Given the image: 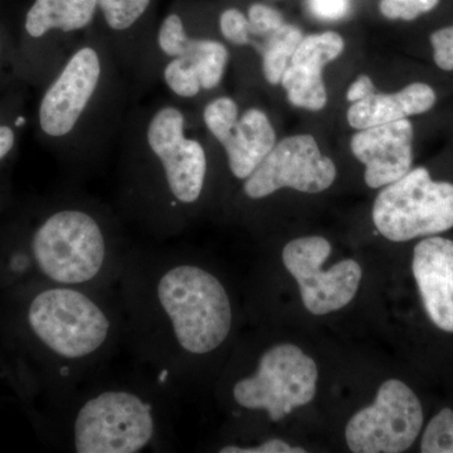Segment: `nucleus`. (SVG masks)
<instances>
[{"mask_svg": "<svg viewBox=\"0 0 453 453\" xmlns=\"http://www.w3.org/2000/svg\"><path fill=\"white\" fill-rule=\"evenodd\" d=\"M118 286L125 333L166 383L187 360L211 356L231 335L234 308L226 286L172 250L131 247Z\"/></svg>", "mask_w": 453, "mask_h": 453, "instance_id": "f257e3e1", "label": "nucleus"}, {"mask_svg": "<svg viewBox=\"0 0 453 453\" xmlns=\"http://www.w3.org/2000/svg\"><path fill=\"white\" fill-rule=\"evenodd\" d=\"M121 219L165 240L202 202L210 177L207 144L195 112L164 94L134 104L118 142Z\"/></svg>", "mask_w": 453, "mask_h": 453, "instance_id": "f03ea898", "label": "nucleus"}, {"mask_svg": "<svg viewBox=\"0 0 453 453\" xmlns=\"http://www.w3.org/2000/svg\"><path fill=\"white\" fill-rule=\"evenodd\" d=\"M38 89L35 127L42 144L77 177L100 168L118 148L134 104L129 80L96 26Z\"/></svg>", "mask_w": 453, "mask_h": 453, "instance_id": "7ed1b4c3", "label": "nucleus"}, {"mask_svg": "<svg viewBox=\"0 0 453 453\" xmlns=\"http://www.w3.org/2000/svg\"><path fill=\"white\" fill-rule=\"evenodd\" d=\"M121 220L120 214L82 193L57 196L32 232L35 267L50 285L115 288L131 249Z\"/></svg>", "mask_w": 453, "mask_h": 453, "instance_id": "20e7f679", "label": "nucleus"}, {"mask_svg": "<svg viewBox=\"0 0 453 453\" xmlns=\"http://www.w3.org/2000/svg\"><path fill=\"white\" fill-rule=\"evenodd\" d=\"M27 323L67 381L68 395L127 334L120 296L113 288L50 285L29 303Z\"/></svg>", "mask_w": 453, "mask_h": 453, "instance_id": "39448f33", "label": "nucleus"}, {"mask_svg": "<svg viewBox=\"0 0 453 453\" xmlns=\"http://www.w3.org/2000/svg\"><path fill=\"white\" fill-rule=\"evenodd\" d=\"M164 413L148 389L98 387L67 401V446L77 453H139L160 445Z\"/></svg>", "mask_w": 453, "mask_h": 453, "instance_id": "423d86ee", "label": "nucleus"}, {"mask_svg": "<svg viewBox=\"0 0 453 453\" xmlns=\"http://www.w3.org/2000/svg\"><path fill=\"white\" fill-rule=\"evenodd\" d=\"M231 50L223 38L196 28L193 0H173L160 14L154 40L157 86L179 103L192 105L225 80Z\"/></svg>", "mask_w": 453, "mask_h": 453, "instance_id": "0eeeda50", "label": "nucleus"}, {"mask_svg": "<svg viewBox=\"0 0 453 453\" xmlns=\"http://www.w3.org/2000/svg\"><path fill=\"white\" fill-rule=\"evenodd\" d=\"M98 0H29L11 27L19 79L41 88L96 25Z\"/></svg>", "mask_w": 453, "mask_h": 453, "instance_id": "6e6552de", "label": "nucleus"}, {"mask_svg": "<svg viewBox=\"0 0 453 453\" xmlns=\"http://www.w3.org/2000/svg\"><path fill=\"white\" fill-rule=\"evenodd\" d=\"M372 220L378 232L393 242L449 231L453 228V184L432 180L422 166L411 169L381 190Z\"/></svg>", "mask_w": 453, "mask_h": 453, "instance_id": "1a4fd4ad", "label": "nucleus"}, {"mask_svg": "<svg viewBox=\"0 0 453 453\" xmlns=\"http://www.w3.org/2000/svg\"><path fill=\"white\" fill-rule=\"evenodd\" d=\"M318 366L296 345L280 344L259 357L256 371L232 387V399L247 411H265L271 421L285 418L316 395Z\"/></svg>", "mask_w": 453, "mask_h": 453, "instance_id": "9d476101", "label": "nucleus"}, {"mask_svg": "<svg viewBox=\"0 0 453 453\" xmlns=\"http://www.w3.org/2000/svg\"><path fill=\"white\" fill-rule=\"evenodd\" d=\"M160 0H98L96 26L127 74L133 104L157 88L154 40Z\"/></svg>", "mask_w": 453, "mask_h": 453, "instance_id": "9b49d317", "label": "nucleus"}, {"mask_svg": "<svg viewBox=\"0 0 453 453\" xmlns=\"http://www.w3.org/2000/svg\"><path fill=\"white\" fill-rule=\"evenodd\" d=\"M423 426L418 396L399 380L384 381L374 403L354 414L345 429L351 452L399 453L407 451Z\"/></svg>", "mask_w": 453, "mask_h": 453, "instance_id": "f8f14e48", "label": "nucleus"}, {"mask_svg": "<svg viewBox=\"0 0 453 453\" xmlns=\"http://www.w3.org/2000/svg\"><path fill=\"white\" fill-rule=\"evenodd\" d=\"M330 252L332 244L320 235L296 238L283 249V265L299 283L303 305L314 315L345 308L362 281V267L354 259H344L324 270Z\"/></svg>", "mask_w": 453, "mask_h": 453, "instance_id": "ddd939ff", "label": "nucleus"}, {"mask_svg": "<svg viewBox=\"0 0 453 453\" xmlns=\"http://www.w3.org/2000/svg\"><path fill=\"white\" fill-rule=\"evenodd\" d=\"M201 120L208 135L222 149L232 177L240 181L255 172L277 142L275 129L264 110L242 109L226 95L205 103Z\"/></svg>", "mask_w": 453, "mask_h": 453, "instance_id": "4468645a", "label": "nucleus"}, {"mask_svg": "<svg viewBox=\"0 0 453 453\" xmlns=\"http://www.w3.org/2000/svg\"><path fill=\"white\" fill-rule=\"evenodd\" d=\"M336 166L309 134L276 142L255 172L242 181V193L251 201L267 198L282 188L303 193L324 192L333 186Z\"/></svg>", "mask_w": 453, "mask_h": 453, "instance_id": "2eb2a0df", "label": "nucleus"}, {"mask_svg": "<svg viewBox=\"0 0 453 453\" xmlns=\"http://www.w3.org/2000/svg\"><path fill=\"white\" fill-rule=\"evenodd\" d=\"M412 124L403 119L360 130L351 139V151L365 165L369 188L386 187L404 177L412 166Z\"/></svg>", "mask_w": 453, "mask_h": 453, "instance_id": "dca6fc26", "label": "nucleus"}, {"mask_svg": "<svg viewBox=\"0 0 453 453\" xmlns=\"http://www.w3.org/2000/svg\"><path fill=\"white\" fill-rule=\"evenodd\" d=\"M344 49V40L335 32L303 38L281 79L291 105L310 111H320L326 106L323 70L325 65L338 58Z\"/></svg>", "mask_w": 453, "mask_h": 453, "instance_id": "f3484780", "label": "nucleus"}, {"mask_svg": "<svg viewBox=\"0 0 453 453\" xmlns=\"http://www.w3.org/2000/svg\"><path fill=\"white\" fill-rule=\"evenodd\" d=\"M412 271L432 323L453 334V241L428 237L414 247Z\"/></svg>", "mask_w": 453, "mask_h": 453, "instance_id": "a211bd4d", "label": "nucleus"}, {"mask_svg": "<svg viewBox=\"0 0 453 453\" xmlns=\"http://www.w3.org/2000/svg\"><path fill=\"white\" fill-rule=\"evenodd\" d=\"M436 104V94L426 83H411L396 94H372L348 110V122L357 130L389 124L408 116L427 112Z\"/></svg>", "mask_w": 453, "mask_h": 453, "instance_id": "6ab92c4d", "label": "nucleus"}, {"mask_svg": "<svg viewBox=\"0 0 453 453\" xmlns=\"http://www.w3.org/2000/svg\"><path fill=\"white\" fill-rule=\"evenodd\" d=\"M303 38V32L296 26L283 23L264 38L250 40L243 49H252L258 53L264 79L270 85L276 86L281 83L283 73Z\"/></svg>", "mask_w": 453, "mask_h": 453, "instance_id": "aec40b11", "label": "nucleus"}, {"mask_svg": "<svg viewBox=\"0 0 453 453\" xmlns=\"http://www.w3.org/2000/svg\"><path fill=\"white\" fill-rule=\"evenodd\" d=\"M26 83L18 82L0 95V169L16 157L26 125Z\"/></svg>", "mask_w": 453, "mask_h": 453, "instance_id": "412c9836", "label": "nucleus"}, {"mask_svg": "<svg viewBox=\"0 0 453 453\" xmlns=\"http://www.w3.org/2000/svg\"><path fill=\"white\" fill-rule=\"evenodd\" d=\"M423 453H453V411L443 408L431 419L421 442Z\"/></svg>", "mask_w": 453, "mask_h": 453, "instance_id": "4be33fe9", "label": "nucleus"}, {"mask_svg": "<svg viewBox=\"0 0 453 453\" xmlns=\"http://www.w3.org/2000/svg\"><path fill=\"white\" fill-rule=\"evenodd\" d=\"M244 13L249 20V42L255 38H264L265 35L275 32L285 23L282 14L277 9L265 4V3H251L244 9Z\"/></svg>", "mask_w": 453, "mask_h": 453, "instance_id": "5701e85b", "label": "nucleus"}, {"mask_svg": "<svg viewBox=\"0 0 453 453\" xmlns=\"http://www.w3.org/2000/svg\"><path fill=\"white\" fill-rule=\"evenodd\" d=\"M18 82L23 81L18 74L13 33L11 27L0 25V95Z\"/></svg>", "mask_w": 453, "mask_h": 453, "instance_id": "b1692460", "label": "nucleus"}, {"mask_svg": "<svg viewBox=\"0 0 453 453\" xmlns=\"http://www.w3.org/2000/svg\"><path fill=\"white\" fill-rule=\"evenodd\" d=\"M440 0H380V13L388 19L414 20L437 7Z\"/></svg>", "mask_w": 453, "mask_h": 453, "instance_id": "393cba45", "label": "nucleus"}, {"mask_svg": "<svg viewBox=\"0 0 453 453\" xmlns=\"http://www.w3.org/2000/svg\"><path fill=\"white\" fill-rule=\"evenodd\" d=\"M434 62L441 70L453 71V26L432 33Z\"/></svg>", "mask_w": 453, "mask_h": 453, "instance_id": "a878e982", "label": "nucleus"}, {"mask_svg": "<svg viewBox=\"0 0 453 453\" xmlns=\"http://www.w3.org/2000/svg\"><path fill=\"white\" fill-rule=\"evenodd\" d=\"M312 16L320 20L335 22L350 13V0H308Z\"/></svg>", "mask_w": 453, "mask_h": 453, "instance_id": "bb28decb", "label": "nucleus"}, {"mask_svg": "<svg viewBox=\"0 0 453 453\" xmlns=\"http://www.w3.org/2000/svg\"><path fill=\"white\" fill-rule=\"evenodd\" d=\"M301 447H292L279 438H271L256 446L238 449L234 453H305Z\"/></svg>", "mask_w": 453, "mask_h": 453, "instance_id": "cd10ccee", "label": "nucleus"}, {"mask_svg": "<svg viewBox=\"0 0 453 453\" xmlns=\"http://www.w3.org/2000/svg\"><path fill=\"white\" fill-rule=\"evenodd\" d=\"M374 92L375 88L372 85L371 77L363 74V76L357 77L356 81L351 83L350 88L348 89L347 98L349 103L354 104L357 103V101L365 100V98L371 96Z\"/></svg>", "mask_w": 453, "mask_h": 453, "instance_id": "c85d7f7f", "label": "nucleus"}]
</instances>
